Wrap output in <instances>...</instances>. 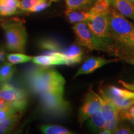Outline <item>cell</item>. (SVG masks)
<instances>
[{"instance_id":"1","label":"cell","mask_w":134,"mask_h":134,"mask_svg":"<svg viewBox=\"0 0 134 134\" xmlns=\"http://www.w3.org/2000/svg\"><path fill=\"white\" fill-rule=\"evenodd\" d=\"M25 81L31 91L36 94L41 95L48 92L64 93L65 78L52 68L34 67L27 72Z\"/></svg>"},{"instance_id":"2","label":"cell","mask_w":134,"mask_h":134,"mask_svg":"<svg viewBox=\"0 0 134 134\" xmlns=\"http://www.w3.org/2000/svg\"><path fill=\"white\" fill-rule=\"evenodd\" d=\"M24 21L19 18H12L1 23L4 31L7 48L11 51L24 52L27 34Z\"/></svg>"},{"instance_id":"3","label":"cell","mask_w":134,"mask_h":134,"mask_svg":"<svg viewBox=\"0 0 134 134\" xmlns=\"http://www.w3.org/2000/svg\"><path fill=\"white\" fill-rule=\"evenodd\" d=\"M77 43L90 50L103 51L110 55H116L117 51L109 42L94 34L87 24L86 21L76 23L73 27Z\"/></svg>"},{"instance_id":"4","label":"cell","mask_w":134,"mask_h":134,"mask_svg":"<svg viewBox=\"0 0 134 134\" xmlns=\"http://www.w3.org/2000/svg\"><path fill=\"white\" fill-rule=\"evenodd\" d=\"M108 19L110 39L127 47L134 25L111 6L108 11Z\"/></svg>"},{"instance_id":"5","label":"cell","mask_w":134,"mask_h":134,"mask_svg":"<svg viewBox=\"0 0 134 134\" xmlns=\"http://www.w3.org/2000/svg\"><path fill=\"white\" fill-rule=\"evenodd\" d=\"M40 106L42 111L55 116H62L68 113L70 104L63 98V94L48 92L39 95Z\"/></svg>"},{"instance_id":"6","label":"cell","mask_w":134,"mask_h":134,"mask_svg":"<svg viewBox=\"0 0 134 134\" xmlns=\"http://www.w3.org/2000/svg\"><path fill=\"white\" fill-rule=\"evenodd\" d=\"M0 97L8 101L18 113L23 112L27 104V92L8 82L0 83Z\"/></svg>"},{"instance_id":"7","label":"cell","mask_w":134,"mask_h":134,"mask_svg":"<svg viewBox=\"0 0 134 134\" xmlns=\"http://www.w3.org/2000/svg\"><path fill=\"white\" fill-rule=\"evenodd\" d=\"M100 94L109 99L119 111L125 110L134 104V91L115 86H109L100 90Z\"/></svg>"},{"instance_id":"8","label":"cell","mask_w":134,"mask_h":134,"mask_svg":"<svg viewBox=\"0 0 134 134\" xmlns=\"http://www.w3.org/2000/svg\"><path fill=\"white\" fill-rule=\"evenodd\" d=\"M108 11L92 14L86 23L89 28L94 34L105 41L109 42L111 39L109 32Z\"/></svg>"},{"instance_id":"9","label":"cell","mask_w":134,"mask_h":134,"mask_svg":"<svg viewBox=\"0 0 134 134\" xmlns=\"http://www.w3.org/2000/svg\"><path fill=\"white\" fill-rule=\"evenodd\" d=\"M100 107V96L92 90L91 87L85 96V100L80 109L78 121L83 123L93 114Z\"/></svg>"},{"instance_id":"10","label":"cell","mask_w":134,"mask_h":134,"mask_svg":"<svg viewBox=\"0 0 134 134\" xmlns=\"http://www.w3.org/2000/svg\"><path fill=\"white\" fill-rule=\"evenodd\" d=\"M45 55L34 57L32 62L38 66L50 67L54 65H66V60L64 55L62 52H48L46 51Z\"/></svg>"},{"instance_id":"11","label":"cell","mask_w":134,"mask_h":134,"mask_svg":"<svg viewBox=\"0 0 134 134\" xmlns=\"http://www.w3.org/2000/svg\"><path fill=\"white\" fill-rule=\"evenodd\" d=\"M120 59L119 58L106 59V58L100 57H91L88 58L78 70L76 74L75 75L74 78L81 75L90 74L104 65L110 63L117 62Z\"/></svg>"},{"instance_id":"12","label":"cell","mask_w":134,"mask_h":134,"mask_svg":"<svg viewBox=\"0 0 134 134\" xmlns=\"http://www.w3.org/2000/svg\"><path fill=\"white\" fill-rule=\"evenodd\" d=\"M81 46L73 44L62 50L66 60V65L72 66L81 63L84 55V50Z\"/></svg>"},{"instance_id":"13","label":"cell","mask_w":134,"mask_h":134,"mask_svg":"<svg viewBox=\"0 0 134 134\" xmlns=\"http://www.w3.org/2000/svg\"><path fill=\"white\" fill-rule=\"evenodd\" d=\"M110 6L124 16L134 21V5L127 0H109Z\"/></svg>"},{"instance_id":"14","label":"cell","mask_w":134,"mask_h":134,"mask_svg":"<svg viewBox=\"0 0 134 134\" xmlns=\"http://www.w3.org/2000/svg\"><path fill=\"white\" fill-rule=\"evenodd\" d=\"M100 110L106 122L113 120L114 117L118 115L119 110L115 108L109 100L108 99L103 95H100Z\"/></svg>"},{"instance_id":"15","label":"cell","mask_w":134,"mask_h":134,"mask_svg":"<svg viewBox=\"0 0 134 134\" xmlns=\"http://www.w3.org/2000/svg\"><path fill=\"white\" fill-rule=\"evenodd\" d=\"M20 0H0V16H9L22 11L19 8Z\"/></svg>"},{"instance_id":"16","label":"cell","mask_w":134,"mask_h":134,"mask_svg":"<svg viewBox=\"0 0 134 134\" xmlns=\"http://www.w3.org/2000/svg\"><path fill=\"white\" fill-rule=\"evenodd\" d=\"M64 13L68 21L71 24L87 21L92 16L90 9L88 11H85L67 9Z\"/></svg>"},{"instance_id":"17","label":"cell","mask_w":134,"mask_h":134,"mask_svg":"<svg viewBox=\"0 0 134 134\" xmlns=\"http://www.w3.org/2000/svg\"><path fill=\"white\" fill-rule=\"evenodd\" d=\"M21 118V114L16 113L0 120V129L4 133H9L14 130Z\"/></svg>"},{"instance_id":"18","label":"cell","mask_w":134,"mask_h":134,"mask_svg":"<svg viewBox=\"0 0 134 134\" xmlns=\"http://www.w3.org/2000/svg\"><path fill=\"white\" fill-rule=\"evenodd\" d=\"M106 122L99 109L90 117L89 125L93 130L100 132V130L104 129Z\"/></svg>"},{"instance_id":"19","label":"cell","mask_w":134,"mask_h":134,"mask_svg":"<svg viewBox=\"0 0 134 134\" xmlns=\"http://www.w3.org/2000/svg\"><path fill=\"white\" fill-rule=\"evenodd\" d=\"M67 9L85 10L94 4L96 0H65Z\"/></svg>"},{"instance_id":"20","label":"cell","mask_w":134,"mask_h":134,"mask_svg":"<svg viewBox=\"0 0 134 134\" xmlns=\"http://www.w3.org/2000/svg\"><path fill=\"white\" fill-rule=\"evenodd\" d=\"M16 71L14 65L11 63H4L0 65V83L8 82L12 78Z\"/></svg>"},{"instance_id":"21","label":"cell","mask_w":134,"mask_h":134,"mask_svg":"<svg viewBox=\"0 0 134 134\" xmlns=\"http://www.w3.org/2000/svg\"><path fill=\"white\" fill-rule=\"evenodd\" d=\"M41 132L45 134H72L73 132L70 131L64 127L57 125H43L40 127Z\"/></svg>"},{"instance_id":"22","label":"cell","mask_w":134,"mask_h":134,"mask_svg":"<svg viewBox=\"0 0 134 134\" xmlns=\"http://www.w3.org/2000/svg\"><path fill=\"white\" fill-rule=\"evenodd\" d=\"M38 46L43 50L48 52H62L61 46L59 43L54 40L49 38H44L38 42Z\"/></svg>"},{"instance_id":"23","label":"cell","mask_w":134,"mask_h":134,"mask_svg":"<svg viewBox=\"0 0 134 134\" xmlns=\"http://www.w3.org/2000/svg\"><path fill=\"white\" fill-rule=\"evenodd\" d=\"M8 61L9 63L13 65L19 64V63H23L28 62L31 61L33 57L29 56L23 53H9L6 56Z\"/></svg>"},{"instance_id":"24","label":"cell","mask_w":134,"mask_h":134,"mask_svg":"<svg viewBox=\"0 0 134 134\" xmlns=\"http://www.w3.org/2000/svg\"><path fill=\"white\" fill-rule=\"evenodd\" d=\"M110 7L109 0H96L90 9V11L92 14L104 13L108 11Z\"/></svg>"},{"instance_id":"25","label":"cell","mask_w":134,"mask_h":134,"mask_svg":"<svg viewBox=\"0 0 134 134\" xmlns=\"http://www.w3.org/2000/svg\"><path fill=\"white\" fill-rule=\"evenodd\" d=\"M46 0H21L19 3V8L22 11L27 12L34 6Z\"/></svg>"},{"instance_id":"26","label":"cell","mask_w":134,"mask_h":134,"mask_svg":"<svg viewBox=\"0 0 134 134\" xmlns=\"http://www.w3.org/2000/svg\"><path fill=\"white\" fill-rule=\"evenodd\" d=\"M53 1H57V0H46V1L39 3L35 6H34L32 8H31L28 11V13H37L43 11V10L49 7Z\"/></svg>"},{"instance_id":"27","label":"cell","mask_w":134,"mask_h":134,"mask_svg":"<svg viewBox=\"0 0 134 134\" xmlns=\"http://www.w3.org/2000/svg\"><path fill=\"white\" fill-rule=\"evenodd\" d=\"M120 119V117L119 116V114H118V115H117L113 120L106 122L105 127H104V129L109 130V131L112 132V133H113L114 130L115 129L119 126L118 124H119V122Z\"/></svg>"},{"instance_id":"28","label":"cell","mask_w":134,"mask_h":134,"mask_svg":"<svg viewBox=\"0 0 134 134\" xmlns=\"http://www.w3.org/2000/svg\"><path fill=\"white\" fill-rule=\"evenodd\" d=\"M113 133L115 134H130L133 133V132L130 127L125 126H118L114 130Z\"/></svg>"},{"instance_id":"29","label":"cell","mask_w":134,"mask_h":134,"mask_svg":"<svg viewBox=\"0 0 134 134\" xmlns=\"http://www.w3.org/2000/svg\"><path fill=\"white\" fill-rule=\"evenodd\" d=\"M122 59L124 60L126 63L134 65V53H132V54L126 55L125 56H123L122 57Z\"/></svg>"},{"instance_id":"30","label":"cell","mask_w":134,"mask_h":134,"mask_svg":"<svg viewBox=\"0 0 134 134\" xmlns=\"http://www.w3.org/2000/svg\"><path fill=\"white\" fill-rule=\"evenodd\" d=\"M127 47H129L130 48H132V50H134V29L133 31H132L131 35H130L129 37Z\"/></svg>"},{"instance_id":"31","label":"cell","mask_w":134,"mask_h":134,"mask_svg":"<svg viewBox=\"0 0 134 134\" xmlns=\"http://www.w3.org/2000/svg\"><path fill=\"white\" fill-rule=\"evenodd\" d=\"M120 83H121L122 85L125 87V88L134 91V84L127 83H125L124 81H120Z\"/></svg>"},{"instance_id":"32","label":"cell","mask_w":134,"mask_h":134,"mask_svg":"<svg viewBox=\"0 0 134 134\" xmlns=\"http://www.w3.org/2000/svg\"><path fill=\"white\" fill-rule=\"evenodd\" d=\"M5 58V52L1 48H0V62H3Z\"/></svg>"},{"instance_id":"33","label":"cell","mask_w":134,"mask_h":134,"mask_svg":"<svg viewBox=\"0 0 134 134\" xmlns=\"http://www.w3.org/2000/svg\"><path fill=\"white\" fill-rule=\"evenodd\" d=\"M99 133H101V134H110V133H112V132L109 131V130L103 129V130H100V131L99 132Z\"/></svg>"},{"instance_id":"34","label":"cell","mask_w":134,"mask_h":134,"mask_svg":"<svg viewBox=\"0 0 134 134\" xmlns=\"http://www.w3.org/2000/svg\"><path fill=\"white\" fill-rule=\"evenodd\" d=\"M127 120H129V121L131 122L132 124L134 125V117H128V118L127 119Z\"/></svg>"},{"instance_id":"35","label":"cell","mask_w":134,"mask_h":134,"mask_svg":"<svg viewBox=\"0 0 134 134\" xmlns=\"http://www.w3.org/2000/svg\"><path fill=\"white\" fill-rule=\"evenodd\" d=\"M127 1H129V2L131 3L132 4H133L134 5V0H127Z\"/></svg>"},{"instance_id":"36","label":"cell","mask_w":134,"mask_h":134,"mask_svg":"<svg viewBox=\"0 0 134 134\" xmlns=\"http://www.w3.org/2000/svg\"><path fill=\"white\" fill-rule=\"evenodd\" d=\"M3 133H4V132H3L2 130L0 129V134H3Z\"/></svg>"}]
</instances>
